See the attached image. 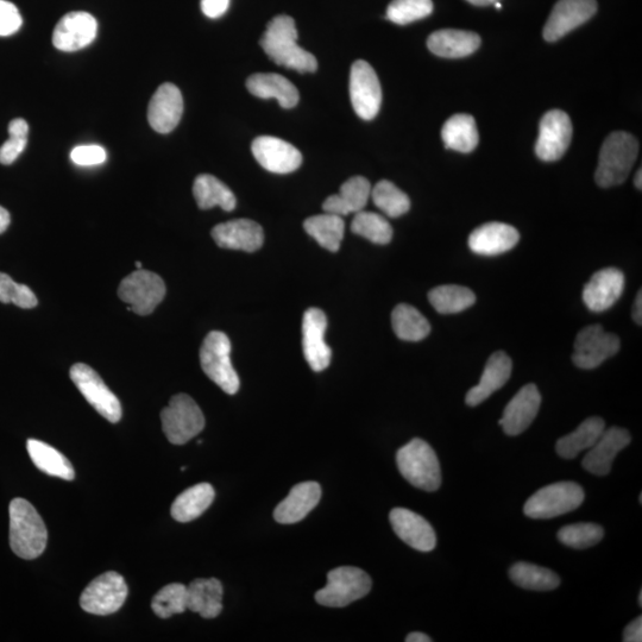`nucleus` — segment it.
Returning a JSON list of instances; mask_svg holds the SVG:
<instances>
[{
  "label": "nucleus",
  "mask_w": 642,
  "mask_h": 642,
  "mask_svg": "<svg viewBox=\"0 0 642 642\" xmlns=\"http://www.w3.org/2000/svg\"><path fill=\"white\" fill-rule=\"evenodd\" d=\"M260 43L264 53L276 65L299 73H313L318 69L316 56L299 47L298 30L292 17L276 16L269 22Z\"/></svg>",
  "instance_id": "1"
},
{
  "label": "nucleus",
  "mask_w": 642,
  "mask_h": 642,
  "mask_svg": "<svg viewBox=\"0 0 642 642\" xmlns=\"http://www.w3.org/2000/svg\"><path fill=\"white\" fill-rule=\"evenodd\" d=\"M10 514V546L15 555L31 560L39 558L47 547V527L35 507L27 500H12Z\"/></svg>",
  "instance_id": "2"
},
{
  "label": "nucleus",
  "mask_w": 642,
  "mask_h": 642,
  "mask_svg": "<svg viewBox=\"0 0 642 642\" xmlns=\"http://www.w3.org/2000/svg\"><path fill=\"white\" fill-rule=\"evenodd\" d=\"M639 154L637 138L625 131H616L604 141L595 180L603 188L626 181Z\"/></svg>",
  "instance_id": "3"
},
{
  "label": "nucleus",
  "mask_w": 642,
  "mask_h": 642,
  "mask_svg": "<svg viewBox=\"0 0 642 642\" xmlns=\"http://www.w3.org/2000/svg\"><path fill=\"white\" fill-rule=\"evenodd\" d=\"M401 475L415 488L425 492H436L442 484L437 453L425 440L415 438L396 453Z\"/></svg>",
  "instance_id": "4"
},
{
  "label": "nucleus",
  "mask_w": 642,
  "mask_h": 642,
  "mask_svg": "<svg viewBox=\"0 0 642 642\" xmlns=\"http://www.w3.org/2000/svg\"><path fill=\"white\" fill-rule=\"evenodd\" d=\"M200 363L204 373L226 394L235 395L241 382L231 363V342L223 332L212 331L200 349Z\"/></svg>",
  "instance_id": "5"
},
{
  "label": "nucleus",
  "mask_w": 642,
  "mask_h": 642,
  "mask_svg": "<svg viewBox=\"0 0 642 642\" xmlns=\"http://www.w3.org/2000/svg\"><path fill=\"white\" fill-rule=\"evenodd\" d=\"M163 432L174 445H184L205 428V417L190 395L173 396L161 412Z\"/></svg>",
  "instance_id": "6"
},
{
  "label": "nucleus",
  "mask_w": 642,
  "mask_h": 642,
  "mask_svg": "<svg viewBox=\"0 0 642 642\" xmlns=\"http://www.w3.org/2000/svg\"><path fill=\"white\" fill-rule=\"evenodd\" d=\"M584 490L575 482H558L538 490L527 500L524 513L532 519H552L582 506Z\"/></svg>",
  "instance_id": "7"
},
{
  "label": "nucleus",
  "mask_w": 642,
  "mask_h": 642,
  "mask_svg": "<svg viewBox=\"0 0 642 642\" xmlns=\"http://www.w3.org/2000/svg\"><path fill=\"white\" fill-rule=\"evenodd\" d=\"M371 578L354 566H342L329 572L326 587L316 594V601L324 607L343 608L367 596Z\"/></svg>",
  "instance_id": "8"
},
{
  "label": "nucleus",
  "mask_w": 642,
  "mask_h": 642,
  "mask_svg": "<svg viewBox=\"0 0 642 642\" xmlns=\"http://www.w3.org/2000/svg\"><path fill=\"white\" fill-rule=\"evenodd\" d=\"M166 285L159 275L148 270L137 269L125 278L118 288V297L128 310L138 316H149L165 298Z\"/></svg>",
  "instance_id": "9"
},
{
  "label": "nucleus",
  "mask_w": 642,
  "mask_h": 642,
  "mask_svg": "<svg viewBox=\"0 0 642 642\" xmlns=\"http://www.w3.org/2000/svg\"><path fill=\"white\" fill-rule=\"evenodd\" d=\"M129 594L125 579L118 572L109 571L94 578L80 597V606L86 613L111 615L123 607Z\"/></svg>",
  "instance_id": "10"
},
{
  "label": "nucleus",
  "mask_w": 642,
  "mask_h": 642,
  "mask_svg": "<svg viewBox=\"0 0 642 642\" xmlns=\"http://www.w3.org/2000/svg\"><path fill=\"white\" fill-rule=\"evenodd\" d=\"M69 375L88 404L96 409L102 417L112 424H116L122 419L121 402L105 385L102 377L96 371L84 363H77L73 365Z\"/></svg>",
  "instance_id": "11"
},
{
  "label": "nucleus",
  "mask_w": 642,
  "mask_h": 642,
  "mask_svg": "<svg viewBox=\"0 0 642 642\" xmlns=\"http://www.w3.org/2000/svg\"><path fill=\"white\" fill-rule=\"evenodd\" d=\"M620 348L618 336L604 331L601 325H591L578 332L572 361L578 368L595 369L618 354Z\"/></svg>",
  "instance_id": "12"
},
{
  "label": "nucleus",
  "mask_w": 642,
  "mask_h": 642,
  "mask_svg": "<svg viewBox=\"0 0 642 642\" xmlns=\"http://www.w3.org/2000/svg\"><path fill=\"white\" fill-rule=\"evenodd\" d=\"M350 98L357 116L364 121L379 115L382 88L379 77L367 61L358 60L351 67Z\"/></svg>",
  "instance_id": "13"
},
{
  "label": "nucleus",
  "mask_w": 642,
  "mask_h": 642,
  "mask_svg": "<svg viewBox=\"0 0 642 642\" xmlns=\"http://www.w3.org/2000/svg\"><path fill=\"white\" fill-rule=\"evenodd\" d=\"M571 138L572 123L568 113L560 110L549 111L541 119L535 153L545 162L562 159L570 146Z\"/></svg>",
  "instance_id": "14"
},
{
  "label": "nucleus",
  "mask_w": 642,
  "mask_h": 642,
  "mask_svg": "<svg viewBox=\"0 0 642 642\" xmlns=\"http://www.w3.org/2000/svg\"><path fill=\"white\" fill-rule=\"evenodd\" d=\"M597 12L596 0H559L544 28V39L556 42L588 22Z\"/></svg>",
  "instance_id": "15"
},
{
  "label": "nucleus",
  "mask_w": 642,
  "mask_h": 642,
  "mask_svg": "<svg viewBox=\"0 0 642 642\" xmlns=\"http://www.w3.org/2000/svg\"><path fill=\"white\" fill-rule=\"evenodd\" d=\"M98 23L87 12H69L62 17L53 33V44L61 52L73 53L96 40Z\"/></svg>",
  "instance_id": "16"
},
{
  "label": "nucleus",
  "mask_w": 642,
  "mask_h": 642,
  "mask_svg": "<svg viewBox=\"0 0 642 642\" xmlns=\"http://www.w3.org/2000/svg\"><path fill=\"white\" fill-rule=\"evenodd\" d=\"M327 318L319 308H310L302 319V349L312 370L323 371L331 363L332 351L325 342Z\"/></svg>",
  "instance_id": "17"
},
{
  "label": "nucleus",
  "mask_w": 642,
  "mask_h": 642,
  "mask_svg": "<svg viewBox=\"0 0 642 642\" xmlns=\"http://www.w3.org/2000/svg\"><path fill=\"white\" fill-rule=\"evenodd\" d=\"M251 150H253L257 162L268 172L275 174L293 173L302 163L300 151L291 143L278 137H257Z\"/></svg>",
  "instance_id": "18"
},
{
  "label": "nucleus",
  "mask_w": 642,
  "mask_h": 642,
  "mask_svg": "<svg viewBox=\"0 0 642 642\" xmlns=\"http://www.w3.org/2000/svg\"><path fill=\"white\" fill-rule=\"evenodd\" d=\"M625 274L618 268H606L593 275L583 289V301L590 311L601 313L609 310L625 291Z\"/></svg>",
  "instance_id": "19"
},
{
  "label": "nucleus",
  "mask_w": 642,
  "mask_h": 642,
  "mask_svg": "<svg viewBox=\"0 0 642 642\" xmlns=\"http://www.w3.org/2000/svg\"><path fill=\"white\" fill-rule=\"evenodd\" d=\"M389 520L396 535L414 550L431 552L436 549V532L423 516L406 508H394Z\"/></svg>",
  "instance_id": "20"
},
{
  "label": "nucleus",
  "mask_w": 642,
  "mask_h": 642,
  "mask_svg": "<svg viewBox=\"0 0 642 642\" xmlns=\"http://www.w3.org/2000/svg\"><path fill=\"white\" fill-rule=\"evenodd\" d=\"M631 444V434L625 428H606L601 437L585 455L582 465L596 476H606L612 470L616 456Z\"/></svg>",
  "instance_id": "21"
},
{
  "label": "nucleus",
  "mask_w": 642,
  "mask_h": 642,
  "mask_svg": "<svg viewBox=\"0 0 642 642\" xmlns=\"http://www.w3.org/2000/svg\"><path fill=\"white\" fill-rule=\"evenodd\" d=\"M541 406V395L535 385L522 387L503 412L499 421L507 436H519L531 426L537 418Z\"/></svg>",
  "instance_id": "22"
},
{
  "label": "nucleus",
  "mask_w": 642,
  "mask_h": 642,
  "mask_svg": "<svg viewBox=\"0 0 642 642\" xmlns=\"http://www.w3.org/2000/svg\"><path fill=\"white\" fill-rule=\"evenodd\" d=\"M184 113V98L178 87L173 84H163L150 100L148 119L156 132L169 134L181 121Z\"/></svg>",
  "instance_id": "23"
},
{
  "label": "nucleus",
  "mask_w": 642,
  "mask_h": 642,
  "mask_svg": "<svg viewBox=\"0 0 642 642\" xmlns=\"http://www.w3.org/2000/svg\"><path fill=\"white\" fill-rule=\"evenodd\" d=\"M212 238L220 248L255 253L262 248L264 232L254 220L236 219L217 225Z\"/></svg>",
  "instance_id": "24"
},
{
  "label": "nucleus",
  "mask_w": 642,
  "mask_h": 642,
  "mask_svg": "<svg viewBox=\"0 0 642 642\" xmlns=\"http://www.w3.org/2000/svg\"><path fill=\"white\" fill-rule=\"evenodd\" d=\"M520 241L519 231L503 223H487L472 231L469 248L481 256H497L507 253Z\"/></svg>",
  "instance_id": "25"
},
{
  "label": "nucleus",
  "mask_w": 642,
  "mask_h": 642,
  "mask_svg": "<svg viewBox=\"0 0 642 642\" xmlns=\"http://www.w3.org/2000/svg\"><path fill=\"white\" fill-rule=\"evenodd\" d=\"M513 363L506 352L496 351L490 356L486 368H484L480 383L472 387L467 396L465 404L470 407L481 405L500 390L511 379Z\"/></svg>",
  "instance_id": "26"
},
{
  "label": "nucleus",
  "mask_w": 642,
  "mask_h": 642,
  "mask_svg": "<svg viewBox=\"0 0 642 642\" xmlns=\"http://www.w3.org/2000/svg\"><path fill=\"white\" fill-rule=\"evenodd\" d=\"M321 499V488L317 482H304L293 487L291 493L274 512L279 524L291 525L305 519Z\"/></svg>",
  "instance_id": "27"
},
{
  "label": "nucleus",
  "mask_w": 642,
  "mask_h": 642,
  "mask_svg": "<svg viewBox=\"0 0 642 642\" xmlns=\"http://www.w3.org/2000/svg\"><path fill=\"white\" fill-rule=\"evenodd\" d=\"M481 46V37L471 31L444 29L436 31L427 40L434 55L445 59H459L475 53Z\"/></svg>",
  "instance_id": "28"
},
{
  "label": "nucleus",
  "mask_w": 642,
  "mask_h": 642,
  "mask_svg": "<svg viewBox=\"0 0 642 642\" xmlns=\"http://www.w3.org/2000/svg\"><path fill=\"white\" fill-rule=\"evenodd\" d=\"M223 593L218 579H195L187 587V609L204 619L217 618L223 610Z\"/></svg>",
  "instance_id": "29"
},
{
  "label": "nucleus",
  "mask_w": 642,
  "mask_h": 642,
  "mask_svg": "<svg viewBox=\"0 0 642 642\" xmlns=\"http://www.w3.org/2000/svg\"><path fill=\"white\" fill-rule=\"evenodd\" d=\"M248 90L261 99L274 98L283 109H293L299 103V91L291 81L275 73H257L247 80Z\"/></svg>",
  "instance_id": "30"
},
{
  "label": "nucleus",
  "mask_w": 642,
  "mask_h": 642,
  "mask_svg": "<svg viewBox=\"0 0 642 642\" xmlns=\"http://www.w3.org/2000/svg\"><path fill=\"white\" fill-rule=\"evenodd\" d=\"M371 195L370 182L363 176H354L344 182L338 194L331 195L325 200L323 209L326 213L346 216L350 213H358L367 206Z\"/></svg>",
  "instance_id": "31"
},
{
  "label": "nucleus",
  "mask_w": 642,
  "mask_h": 642,
  "mask_svg": "<svg viewBox=\"0 0 642 642\" xmlns=\"http://www.w3.org/2000/svg\"><path fill=\"white\" fill-rule=\"evenodd\" d=\"M193 194L201 210H210L216 206L226 212L236 209L237 200L234 192L216 176L199 175L194 181Z\"/></svg>",
  "instance_id": "32"
},
{
  "label": "nucleus",
  "mask_w": 642,
  "mask_h": 642,
  "mask_svg": "<svg viewBox=\"0 0 642 642\" xmlns=\"http://www.w3.org/2000/svg\"><path fill=\"white\" fill-rule=\"evenodd\" d=\"M604 430H606V423L602 418L585 419L576 431L558 440L556 445L558 455L565 459L576 458L579 453L593 448Z\"/></svg>",
  "instance_id": "33"
},
{
  "label": "nucleus",
  "mask_w": 642,
  "mask_h": 642,
  "mask_svg": "<svg viewBox=\"0 0 642 642\" xmlns=\"http://www.w3.org/2000/svg\"><path fill=\"white\" fill-rule=\"evenodd\" d=\"M216 497L213 487L209 483H200L185 490L176 497L171 513L174 520L179 522L193 521L210 508Z\"/></svg>",
  "instance_id": "34"
},
{
  "label": "nucleus",
  "mask_w": 642,
  "mask_h": 642,
  "mask_svg": "<svg viewBox=\"0 0 642 642\" xmlns=\"http://www.w3.org/2000/svg\"><path fill=\"white\" fill-rule=\"evenodd\" d=\"M27 449L31 461H33L36 467L43 471L44 474L59 477L66 481L74 480L75 472L73 465L61 452L54 449L53 446L40 442V440L29 439Z\"/></svg>",
  "instance_id": "35"
},
{
  "label": "nucleus",
  "mask_w": 642,
  "mask_h": 642,
  "mask_svg": "<svg viewBox=\"0 0 642 642\" xmlns=\"http://www.w3.org/2000/svg\"><path fill=\"white\" fill-rule=\"evenodd\" d=\"M308 235L316 239L320 247L336 253L344 238L345 223L341 216L333 213L318 214L305 220Z\"/></svg>",
  "instance_id": "36"
},
{
  "label": "nucleus",
  "mask_w": 642,
  "mask_h": 642,
  "mask_svg": "<svg viewBox=\"0 0 642 642\" xmlns=\"http://www.w3.org/2000/svg\"><path fill=\"white\" fill-rule=\"evenodd\" d=\"M442 137L445 146L459 153H471L478 144V131L474 117L470 115L452 116L444 124Z\"/></svg>",
  "instance_id": "37"
},
{
  "label": "nucleus",
  "mask_w": 642,
  "mask_h": 642,
  "mask_svg": "<svg viewBox=\"0 0 642 642\" xmlns=\"http://www.w3.org/2000/svg\"><path fill=\"white\" fill-rule=\"evenodd\" d=\"M392 325L395 335L402 341L420 342L431 333V325L417 308L400 304L392 313Z\"/></svg>",
  "instance_id": "38"
},
{
  "label": "nucleus",
  "mask_w": 642,
  "mask_h": 642,
  "mask_svg": "<svg viewBox=\"0 0 642 642\" xmlns=\"http://www.w3.org/2000/svg\"><path fill=\"white\" fill-rule=\"evenodd\" d=\"M428 300L440 314H456L475 304L476 295L471 289L458 285L439 286L428 293Z\"/></svg>",
  "instance_id": "39"
},
{
  "label": "nucleus",
  "mask_w": 642,
  "mask_h": 642,
  "mask_svg": "<svg viewBox=\"0 0 642 642\" xmlns=\"http://www.w3.org/2000/svg\"><path fill=\"white\" fill-rule=\"evenodd\" d=\"M512 582L520 588L534 591H551L560 585V578L550 569L541 566L520 562L509 570Z\"/></svg>",
  "instance_id": "40"
},
{
  "label": "nucleus",
  "mask_w": 642,
  "mask_h": 642,
  "mask_svg": "<svg viewBox=\"0 0 642 642\" xmlns=\"http://www.w3.org/2000/svg\"><path fill=\"white\" fill-rule=\"evenodd\" d=\"M371 198L377 209L390 218L404 216L411 209L408 195L396 187L393 182L382 180L371 190Z\"/></svg>",
  "instance_id": "41"
},
{
  "label": "nucleus",
  "mask_w": 642,
  "mask_h": 642,
  "mask_svg": "<svg viewBox=\"0 0 642 642\" xmlns=\"http://www.w3.org/2000/svg\"><path fill=\"white\" fill-rule=\"evenodd\" d=\"M351 231L369 239L370 242L386 245L392 242L393 228L388 220L379 213L361 211L352 220Z\"/></svg>",
  "instance_id": "42"
},
{
  "label": "nucleus",
  "mask_w": 642,
  "mask_h": 642,
  "mask_svg": "<svg viewBox=\"0 0 642 642\" xmlns=\"http://www.w3.org/2000/svg\"><path fill=\"white\" fill-rule=\"evenodd\" d=\"M151 609L161 619H169L187 610V587L173 583L162 588L151 601Z\"/></svg>",
  "instance_id": "43"
},
{
  "label": "nucleus",
  "mask_w": 642,
  "mask_h": 642,
  "mask_svg": "<svg viewBox=\"0 0 642 642\" xmlns=\"http://www.w3.org/2000/svg\"><path fill=\"white\" fill-rule=\"evenodd\" d=\"M603 537V528L593 522H579V524L565 526L558 532L560 543L577 550L595 546Z\"/></svg>",
  "instance_id": "44"
},
{
  "label": "nucleus",
  "mask_w": 642,
  "mask_h": 642,
  "mask_svg": "<svg viewBox=\"0 0 642 642\" xmlns=\"http://www.w3.org/2000/svg\"><path fill=\"white\" fill-rule=\"evenodd\" d=\"M432 0H393L387 9L390 22L406 25L423 20L432 14Z\"/></svg>",
  "instance_id": "45"
},
{
  "label": "nucleus",
  "mask_w": 642,
  "mask_h": 642,
  "mask_svg": "<svg viewBox=\"0 0 642 642\" xmlns=\"http://www.w3.org/2000/svg\"><path fill=\"white\" fill-rule=\"evenodd\" d=\"M29 125L22 118L14 119L9 124V140L0 147V163L10 166L27 147Z\"/></svg>",
  "instance_id": "46"
},
{
  "label": "nucleus",
  "mask_w": 642,
  "mask_h": 642,
  "mask_svg": "<svg viewBox=\"0 0 642 642\" xmlns=\"http://www.w3.org/2000/svg\"><path fill=\"white\" fill-rule=\"evenodd\" d=\"M0 302L14 304L17 307L25 308V310L37 306L34 292L28 286L20 285L4 273H0Z\"/></svg>",
  "instance_id": "47"
},
{
  "label": "nucleus",
  "mask_w": 642,
  "mask_h": 642,
  "mask_svg": "<svg viewBox=\"0 0 642 642\" xmlns=\"http://www.w3.org/2000/svg\"><path fill=\"white\" fill-rule=\"evenodd\" d=\"M22 24V16L17 6L8 0H0V36L16 34Z\"/></svg>",
  "instance_id": "48"
},
{
  "label": "nucleus",
  "mask_w": 642,
  "mask_h": 642,
  "mask_svg": "<svg viewBox=\"0 0 642 642\" xmlns=\"http://www.w3.org/2000/svg\"><path fill=\"white\" fill-rule=\"evenodd\" d=\"M106 151L100 146H79L71 153V160L75 165L81 167H92L103 165L106 161Z\"/></svg>",
  "instance_id": "49"
},
{
  "label": "nucleus",
  "mask_w": 642,
  "mask_h": 642,
  "mask_svg": "<svg viewBox=\"0 0 642 642\" xmlns=\"http://www.w3.org/2000/svg\"><path fill=\"white\" fill-rule=\"evenodd\" d=\"M230 0H201V10L209 18L222 17L228 11Z\"/></svg>",
  "instance_id": "50"
},
{
  "label": "nucleus",
  "mask_w": 642,
  "mask_h": 642,
  "mask_svg": "<svg viewBox=\"0 0 642 642\" xmlns=\"http://www.w3.org/2000/svg\"><path fill=\"white\" fill-rule=\"evenodd\" d=\"M623 641L625 642H641L642 641V618L633 620L625 628L623 632Z\"/></svg>",
  "instance_id": "51"
},
{
  "label": "nucleus",
  "mask_w": 642,
  "mask_h": 642,
  "mask_svg": "<svg viewBox=\"0 0 642 642\" xmlns=\"http://www.w3.org/2000/svg\"><path fill=\"white\" fill-rule=\"evenodd\" d=\"M633 319H634L635 323H637L639 326H641V324H642V294H641V289L638 292L637 298H635V301H634Z\"/></svg>",
  "instance_id": "52"
},
{
  "label": "nucleus",
  "mask_w": 642,
  "mask_h": 642,
  "mask_svg": "<svg viewBox=\"0 0 642 642\" xmlns=\"http://www.w3.org/2000/svg\"><path fill=\"white\" fill-rule=\"evenodd\" d=\"M10 223L11 217L9 211L0 206V235L4 234V232L8 230Z\"/></svg>",
  "instance_id": "53"
},
{
  "label": "nucleus",
  "mask_w": 642,
  "mask_h": 642,
  "mask_svg": "<svg viewBox=\"0 0 642 642\" xmlns=\"http://www.w3.org/2000/svg\"><path fill=\"white\" fill-rule=\"evenodd\" d=\"M407 642H431L432 639L428 635L420 632H414L407 635Z\"/></svg>",
  "instance_id": "54"
},
{
  "label": "nucleus",
  "mask_w": 642,
  "mask_h": 642,
  "mask_svg": "<svg viewBox=\"0 0 642 642\" xmlns=\"http://www.w3.org/2000/svg\"><path fill=\"white\" fill-rule=\"evenodd\" d=\"M469 3L472 5H477V6H488L495 4L496 2H500V0H468Z\"/></svg>",
  "instance_id": "55"
},
{
  "label": "nucleus",
  "mask_w": 642,
  "mask_h": 642,
  "mask_svg": "<svg viewBox=\"0 0 642 642\" xmlns=\"http://www.w3.org/2000/svg\"><path fill=\"white\" fill-rule=\"evenodd\" d=\"M641 174H642L641 173V169H639V171H638L637 175H635V179H634L635 187H637L638 190H640V191H641V188H642V180H641L642 179L641 178L642 175Z\"/></svg>",
  "instance_id": "56"
},
{
  "label": "nucleus",
  "mask_w": 642,
  "mask_h": 642,
  "mask_svg": "<svg viewBox=\"0 0 642 642\" xmlns=\"http://www.w3.org/2000/svg\"><path fill=\"white\" fill-rule=\"evenodd\" d=\"M494 5H495V8H496V9H499V10H500V9L502 8V6H501V3H500V2H496Z\"/></svg>",
  "instance_id": "57"
},
{
  "label": "nucleus",
  "mask_w": 642,
  "mask_h": 642,
  "mask_svg": "<svg viewBox=\"0 0 642 642\" xmlns=\"http://www.w3.org/2000/svg\"><path fill=\"white\" fill-rule=\"evenodd\" d=\"M639 606L640 607L642 606V591H640V594H639Z\"/></svg>",
  "instance_id": "58"
},
{
  "label": "nucleus",
  "mask_w": 642,
  "mask_h": 642,
  "mask_svg": "<svg viewBox=\"0 0 642 642\" xmlns=\"http://www.w3.org/2000/svg\"><path fill=\"white\" fill-rule=\"evenodd\" d=\"M136 267H137V269H142L141 263L140 262H136Z\"/></svg>",
  "instance_id": "59"
}]
</instances>
